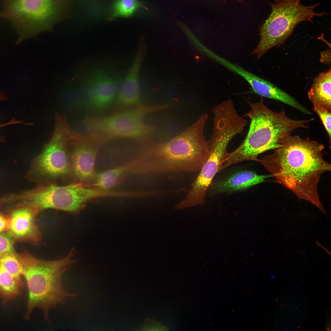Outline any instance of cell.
<instances>
[{
    "label": "cell",
    "instance_id": "1",
    "mask_svg": "<svg viewBox=\"0 0 331 331\" xmlns=\"http://www.w3.org/2000/svg\"><path fill=\"white\" fill-rule=\"evenodd\" d=\"M324 145L309 137L291 135L272 153L253 160L299 199L309 202L325 214L318 190L321 175L331 170L330 164L324 158Z\"/></svg>",
    "mask_w": 331,
    "mask_h": 331
},
{
    "label": "cell",
    "instance_id": "2",
    "mask_svg": "<svg viewBox=\"0 0 331 331\" xmlns=\"http://www.w3.org/2000/svg\"><path fill=\"white\" fill-rule=\"evenodd\" d=\"M206 122L198 118L169 140L146 146L138 166L142 173L195 172L200 171L208 153L204 135Z\"/></svg>",
    "mask_w": 331,
    "mask_h": 331
},
{
    "label": "cell",
    "instance_id": "3",
    "mask_svg": "<svg viewBox=\"0 0 331 331\" xmlns=\"http://www.w3.org/2000/svg\"><path fill=\"white\" fill-rule=\"evenodd\" d=\"M250 110L244 116L250 119L249 130L244 141L229 153L222 169L239 162L253 160L260 154L282 146L284 140L295 130L309 128L314 118L296 120L289 117L283 110L276 112L264 103L263 98L255 102H248Z\"/></svg>",
    "mask_w": 331,
    "mask_h": 331
},
{
    "label": "cell",
    "instance_id": "4",
    "mask_svg": "<svg viewBox=\"0 0 331 331\" xmlns=\"http://www.w3.org/2000/svg\"><path fill=\"white\" fill-rule=\"evenodd\" d=\"M75 254L74 248L62 259L48 261L36 257L26 251L17 253L29 291L26 319L29 318L32 310L37 307L42 310L49 321L51 309L63 303L66 298L76 295L64 291L62 281L64 273L76 262Z\"/></svg>",
    "mask_w": 331,
    "mask_h": 331
},
{
    "label": "cell",
    "instance_id": "5",
    "mask_svg": "<svg viewBox=\"0 0 331 331\" xmlns=\"http://www.w3.org/2000/svg\"><path fill=\"white\" fill-rule=\"evenodd\" d=\"M213 115L212 133L207 142L208 155L188 193L178 204L181 209L204 204L207 192L213 178L222 170L228 156L227 149L229 144L245 128L242 121L232 114L220 112Z\"/></svg>",
    "mask_w": 331,
    "mask_h": 331
},
{
    "label": "cell",
    "instance_id": "6",
    "mask_svg": "<svg viewBox=\"0 0 331 331\" xmlns=\"http://www.w3.org/2000/svg\"><path fill=\"white\" fill-rule=\"evenodd\" d=\"M108 195V192L80 184L72 183L64 186L47 184L19 193L5 194L2 196V200L4 204L17 202V204L32 206L40 212L54 209L76 215L83 208L89 200Z\"/></svg>",
    "mask_w": 331,
    "mask_h": 331
},
{
    "label": "cell",
    "instance_id": "7",
    "mask_svg": "<svg viewBox=\"0 0 331 331\" xmlns=\"http://www.w3.org/2000/svg\"><path fill=\"white\" fill-rule=\"evenodd\" d=\"M74 131L66 116L57 113L52 136L32 162L25 177L32 181H51L71 174L70 154Z\"/></svg>",
    "mask_w": 331,
    "mask_h": 331
},
{
    "label": "cell",
    "instance_id": "8",
    "mask_svg": "<svg viewBox=\"0 0 331 331\" xmlns=\"http://www.w3.org/2000/svg\"><path fill=\"white\" fill-rule=\"evenodd\" d=\"M168 106L167 105H147L140 104L107 116H87L84 123L88 132L96 135L103 143L122 138L142 141L151 136L155 131L154 127L145 124L144 118Z\"/></svg>",
    "mask_w": 331,
    "mask_h": 331
},
{
    "label": "cell",
    "instance_id": "9",
    "mask_svg": "<svg viewBox=\"0 0 331 331\" xmlns=\"http://www.w3.org/2000/svg\"><path fill=\"white\" fill-rule=\"evenodd\" d=\"M2 13L17 30L18 42L51 30L62 17L67 0H1Z\"/></svg>",
    "mask_w": 331,
    "mask_h": 331
},
{
    "label": "cell",
    "instance_id": "10",
    "mask_svg": "<svg viewBox=\"0 0 331 331\" xmlns=\"http://www.w3.org/2000/svg\"><path fill=\"white\" fill-rule=\"evenodd\" d=\"M270 4L271 13L260 28L261 39L252 53L258 59L271 48L283 44L301 22L326 14L314 11L320 3L306 6L299 0H275Z\"/></svg>",
    "mask_w": 331,
    "mask_h": 331
},
{
    "label": "cell",
    "instance_id": "11",
    "mask_svg": "<svg viewBox=\"0 0 331 331\" xmlns=\"http://www.w3.org/2000/svg\"><path fill=\"white\" fill-rule=\"evenodd\" d=\"M102 144L92 133L83 135L74 131L70 154L73 183L86 185L94 179L96 157Z\"/></svg>",
    "mask_w": 331,
    "mask_h": 331
},
{
    "label": "cell",
    "instance_id": "12",
    "mask_svg": "<svg viewBox=\"0 0 331 331\" xmlns=\"http://www.w3.org/2000/svg\"><path fill=\"white\" fill-rule=\"evenodd\" d=\"M40 211L32 206L17 204L8 217L7 231L15 242H25L39 246L42 238L36 218Z\"/></svg>",
    "mask_w": 331,
    "mask_h": 331
},
{
    "label": "cell",
    "instance_id": "13",
    "mask_svg": "<svg viewBox=\"0 0 331 331\" xmlns=\"http://www.w3.org/2000/svg\"><path fill=\"white\" fill-rule=\"evenodd\" d=\"M119 82L105 70L98 69L93 73L88 90L89 101L92 108L100 111L108 108L116 98Z\"/></svg>",
    "mask_w": 331,
    "mask_h": 331
},
{
    "label": "cell",
    "instance_id": "14",
    "mask_svg": "<svg viewBox=\"0 0 331 331\" xmlns=\"http://www.w3.org/2000/svg\"><path fill=\"white\" fill-rule=\"evenodd\" d=\"M144 51L143 44L140 41L132 63L117 93L116 99L120 105L129 106L140 104L139 74Z\"/></svg>",
    "mask_w": 331,
    "mask_h": 331
},
{
    "label": "cell",
    "instance_id": "15",
    "mask_svg": "<svg viewBox=\"0 0 331 331\" xmlns=\"http://www.w3.org/2000/svg\"><path fill=\"white\" fill-rule=\"evenodd\" d=\"M271 177V174L260 175L250 170H241L211 184L210 187L214 194L233 192L247 189Z\"/></svg>",
    "mask_w": 331,
    "mask_h": 331
},
{
    "label": "cell",
    "instance_id": "16",
    "mask_svg": "<svg viewBox=\"0 0 331 331\" xmlns=\"http://www.w3.org/2000/svg\"><path fill=\"white\" fill-rule=\"evenodd\" d=\"M331 70L319 74L314 79L308 96L313 105L325 108L331 111Z\"/></svg>",
    "mask_w": 331,
    "mask_h": 331
},
{
    "label": "cell",
    "instance_id": "17",
    "mask_svg": "<svg viewBox=\"0 0 331 331\" xmlns=\"http://www.w3.org/2000/svg\"><path fill=\"white\" fill-rule=\"evenodd\" d=\"M135 165L134 162L97 174L94 179L95 189L108 192L117 185L120 180Z\"/></svg>",
    "mask_w": 331,
    "mask_h": 331
},
{
    "label": "cell",
    "instance_id": "18",
    "mask_svg": "<svg viewBox=\"0 0 331 331\" xmlns=\"http://www.w3.org/2000/svg\"><path fill=\"white\" fill-rule=\"evenodd\" d=\"M21 288L0 262V295L5 299H12L19 294Z\"/></svg>",
    "mask_w": 331,
    "mask_h": 331
},
{
    "label": "cell",
    "instance_id": "19",
    "mask_svg": "<svg viewBox=\"0 0 331 331\" xmlns=\"http://www.w3.org/2000/svg\"><path fill=\"white\" fill-rule=\"evenodd\" d=\"M143 7L138 0H116L113 5L109 19L112 20L117 17H130L138 9Z\"/></svg>",
    "mask_w": 331,
    "mask_h": 331
},
{
    "label": "cell",
    "instance_id": "20",
    "mask_svg": "<svg viewBox=\"0 0 331 331\" xmlns=\"http://www.w3.org/2000/svg\"><path fill=\"white\" fill-rule=\"evenodd\" d=\"M0 262L22 287L23 283L21 279V268L17 254L14 252L1 255Z\"/></svg>",
    "mask_w": 331,
    "mask_h": 331
},
{
    "label": "cell",
    "instance_id": "21",
    "mask_svg": "<svg viewBox=\"0 0 331 331\" xmlns=\"http://www.w3.org/2000/svg\"><path fill=\"white\" fill-rule=\"evenodd\" d=\"M313 106L314 111L317 114L320 118L324 127L328 135L331 142V116L330 111L324 107L314 105Z\"/></svg>",
    "mask_w": 331,
    "mask_h": 331
},
{
    "label": "cell",
    "instance_id": "22",
    "mask_svg": "<svg viewBox=\"0 0 331 331\" xmlns=\"http://www.w3.org/2000/svg\"><path fill=\"white\" fill-rule=\"evenodd\" d=\"M15 241L7 231L0 233V256L14 252Z\"/></svg>",
    "mask_w": 331,
    "mask_h": 331
},
{
    "label": "cell",
    "instance_id": "23",
    "mask_svg": "<svg viewBox=\"0 0 331 331\" xmlns=\"http://www.w3.org/2000/svg\"><path fill=\"white\" fill-rule=\"evenodd\" d=\"M8 226V217L2 212L0 206V233L7 231Z\"/></svg>",
    "mask_w": 331,
    "mask_h": 331
},
{
    "label": "cell",
    "instance_id": "24",
    "mask_svg": "<svg viewBox=\"0 0 331 331\" xmlns=\"http://www.w3.org/2000/svg\"><path fill=\"white\" fill-rule=\"evenodd\" d=\"M5 126H6V124H0V128L2 127ZM4 137L0 135V141H3V140H4Z\"/></svg>",
    "mask_w": 331,
    "mask_h": 331
},
{
    "label": "cell",
    "instance_id": "25",
    "mask_svg": "<svg viewBox=\"0 0 331 331\" xmlns=\"http://www.w3.org/2000/svg\"><path fill=\"white\" fill-rule=\"evenodd\" d=\"M5 17V15L3 13H0V17Z\"/></svg>",
    "mask_w": 331,
    "mask_h": 331
},
{
    "label": "cell",
    "instance_id": "26",
    "mask_svg": "<svg viewBox=\"0 0 331 331\" xmlns=\"http://www.w3.org/2000/svg\"><path fill=\"white\" fill-rule=\"evenodd\" d=\"M223 0V1H224V0ZM238 0V1H239L240 2H242V1H241V0Z\"/></svg>",
    "mask_w": 331,
    "mask_h": 331
}]
</instances>
